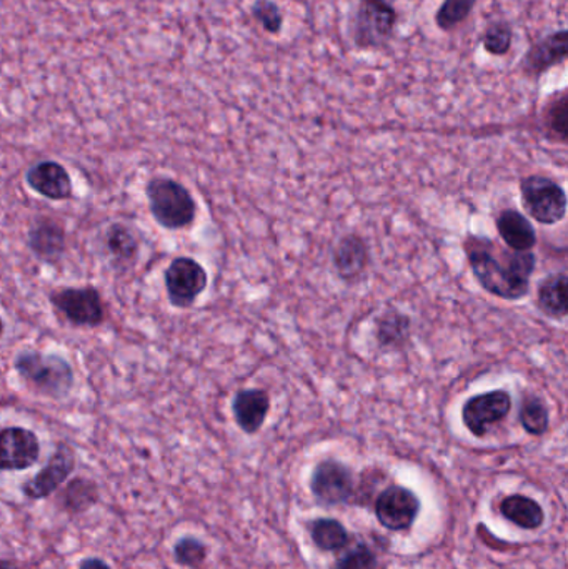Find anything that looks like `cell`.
<instances>
[{
  "label": "cell",
  "instance_id": "cell-1",
  "mask_svg": "<svg viewBox=\"0 0 568 569\" xmlns=\"http://www.w3.org/2000/svg\"><path fill=\"white\" fill-rule=\"evenodd\" d=\"M463 252L473 277L482 289L497 299L516 302L529 295L530 280L536 267L533 252L501 249L495 240L484 235H467Z\"/></svg>",
  "mask_w": 568,
  "mask_h": 569
},
{
  "label": "cell",
  "instance_id": "cell-2",
  "mask_svg": "<svg viewBox=\"0 0 568 569\" xmlns=\"http://www.w3.org/2000/svg\"><path fill=\"white\" fill-rule=\"evenodd\" d=\"M14 370L25 387L39 397L65 400L74 390V368L71 362L59 353L22 350L15 355Z\"/></svg>",
  "mask_w": 568,
  "mask_h": 569
},
{
  "label": "cell",
  "instance_id": "cell-3",
  "mask_svg": "<svg viewBox=\"0 0 568 569\" xmlns=\"http://www.w3.org/2000/svg\"><path fill=\"white\" fill-rule=\"evenodd\" d=\"M148 210L157 226L166 230H184L197 217V202L184 183L172 177L157 175L145 183Z\"/></svg>",
  "mask_w": 568,
  "mask_h": 569
},
{
  "label": "cell",
  "instance_id": "cell-4",
  "mask_svg": "<svg viewBox=\"0 0 568 569\" xmlns=\"http://www.w3.org/2000/svg\"><path fill=\"white\" fill-rule=\"evenodd\" d=\"M397 27L396 5L359 2L349 19V37L359 50H380L392 43Z\"/></svg>",
  "mask_w": 568,
  "mask_h": 569
},
{
  "label": "cell",
  "instance_id": "cell-5",
  "mask_svg": "<svg viewBox=\"0 0 568 569\" xmlns=\"http://www.w3.org/2000/svg\"><path fill=\"white\" fill-rule=\"evenodd\" d=\"M50 305L74 328H97L106 322V303L99 289L87 287H62L49 293Z\"/></svg>",
  "mask_w": 568,
  "mask_h": 569
},
{
  "label": "cell",
  "instance_id": "cell-6",
  "mask_svg": "<svg viewBox=\"0 0 568 569\" xmlns=\"http://www.w3.org/2000/svg\"><path fill=\"white\" fill-rule=\"evenodd\" d=\"M520 198L530 218L555 226L567 215V194L560 183L545 175H529L520 182Z\"/></svg>",
  "mask_w": 568,
  "mask_h": 569
},
{
  "label": "cell",
  "instance_id": "cell-7",
  "mask_svg": "<svg viewBox=\"0 0 568 569\" xmlns=\"http://www.w3.org/2000/svg\"><path fill=\"white\" fill-rule=\"evenodd\" d=\"M164 284L170 305L177 310H188L207 289V270L195 258L177 257L164 270Z\"/></svg>",
  "mask_w": 568,
  "mask_h": 569
},
{
  "label": "cell",
  "instance_id": "cell-8",
  "mask_svg": "<svg viewBox=\"0 0 568 569\" xmlns=\"http://www.w3.org/2000/svg\"><path fill=\"white\" fill-rule=\"evenodd\" d=\"M512 411V397L507 390L473 395L462 407V422L475 438H484L491 428L504 422Z\"/></svg>",
  "mask_w": 568,
  "mask_h": 569
},
{
  "label": "cell",
  "instance_id": "cell-9",
  "mask_svg": "<svg viewBox=\"0 0 568 569\" xmlns=\"http://www.w3.org/2000/svg\"><path fill=\"white\" fill-rule=\"evenodd\" d=\"M568 57L567 28H558L533 43L519 62L520 72L525 77L539 81L558 65H564Z\"/></svg>",
  "mask_w": 568,
  "mask_h": 569
},
{
  "label": "cell",
  "instance_id": "cell-10",
  "mask_svg": "<svg viewBox=\"0 0 568 569\" xmlns=\"http://www.w3.org/2000/svg\"><path fill=\"white\" fill-rule=\"evenodd\" d=\"M40 458L39 436L24 426L0 428V471H24Z\"/></svg>",
  "mask_w": 568,
  "mask_h": 569
},
{
  "label": "cell",
  "instance_id": "cell-11",
  "mask_svg": "<svg viewBox=\"0 0 568 569\" xmlns=\"http://www.w3.org/2000/svg\"><path fill=\"white\" fill-rule=\"evenodd\" d=\"M75 470V453L68 443H59L46 467L22 485V493L31 499L49 498L61 488Z\"/></svg>",
  "mask_w": 568,
  "mask_h": 569
},
{
  "label": "cell",
  "instance_id": "cell-12",
  "mask_svg": "<svg viewBox=\"0 0 568 569\" xmlns=\"http://www.w3.org/2000/svg\"><path fill=\"white\" fill-rule=\"evenodd\" d=\"M421 511V499L403 486H390L378 495L375 514L378 523L387 530H409Z\"/></svg>",
  "mask_w": 568,
  "mask_h": 569
},
{
  "label": "cell",
  "instance_id": "cell-13",
  "mask_svg": "<svg viewBox=\"0 0 568 569\" xmlns=\"http://www.w3.org/2000/svg\"><path fill=\"white\" fill-rule=\"evenodd\" d=\"M352 470L336 460H324L315 467L312 473L311 488L315 498L324 505H342L353 495Z\"/></svg>",
  "mask_w": 568,
  "mask_h": 569
},
{
  "label": "cell",
  "instance_id": "cell-14",
  "mask_svg": "<svg viewBox=\"0 0 568 569\" xmlns=\"http://www.w3.org/2000/svg\"><path fill=\"white\" fill-rule=\"evenodd\" d=\"M27 249L37 261L57 265L68 252V232L52 217H37L27 230Z\"/></svg>",
  "mask_w": 568,
  "mask_h": 569
},
{
  "label": "cell",
  "instance_id": "cell-15",
  "mask_svg": "<svg viewBox=\"0 0 568 569\" xmlns=\"http://www.w3.org/2000/svg\"><path fill=\"white\" fill-rule=\"evenodd\" d=\"M25 183L34 194L52 202H68L74 197L71 173L57 160H40L25 172Z\"/></svg>",
  "mask_w": 568,
  "mask_h": 569
},
{
  "label": "cell",
  "instance_id": "cell-16",
  "mask_svg": "<svg viewBox=\"0 0 568 569\" xmlns=\"http://www.w3.org/2000/svg\"><path fill=\"white\" fill-rule=\"evenodd\" d=\"M104 253L109 258L110 265L117 270H129L134 267L141 253V242L131 227L122 221H116L107 227L100 240Z\"/></svg>",
  "mask_w": 568,
  "mask_h": 569
},
{
  "label": "cell",
  "instance_id": "cell-17",
  "mask_svg": "<svg viewBox=\"0 0 568 569\" xmlns=\"http://www.w3.org/2000/svg\"><path fill=\"white\" fill-rule=\"evenodd\" d=\"M270 411V397L262 388H244L239 390L232 400V415L237 426L245 435L261 432Z\"/></svg>",
  "mask_w": 568,
  "mask_h": 569
},
{
  "label": "cell",
  "instance_id": "cell-18",
  "mask_svg": "<svg viewBox=\"0 0 568 569\" xmlns=\"http://www.w3.org/2000/svg\"><path fill=\"white\" fill-rule=\"evenodd\" d=\"M334 267L343 281H356L367 270L368 246L362 237L350 233L334 250Z\"/></svg>",
  "mask_w": 568,
  "mask_h": 569
},
{
  "label": "cell",
  "instance_id": "cell-19",
  "mask_svg": "<svg viewBox=\"0 0 568 569\" xmlns=\"http://www.w3.org/2000/svg\"><path fill=\"white\" fill-rule=\"evenodd\" d=\"M498 235L505 245L516 252H532L536 245V232L529 218L516 208H505L495 218Z\"/></svg>",
  "mask_w": 568,
  "mask_h": 569
},
{
  "label": "cell",
  "instance_id": "cell-20",
  "mask_svg": "<svg viewBox=\"0 0 568 569\" xmlns=\"http://www.w3.org/2000/svg\"><path fill=\"white\" fill-rule=\"evenodd\" d=\"M536 306L552 320H564L567 316V274L548 275L536 290Z\"/></svg>",
  "mask_w": 568,
  "mask_h": 569
},
{
  "label": "cell",
  "instance_id": "cell-21",
  "mask_svg": "<svg viewBox=\"0 0 568 569\" xmlns=\"http://www.w3.org/2000/svg\"><path fill=\"white\" fill-rule=\"evenodd\" d=\"M410 324L412 322H410L409 315L399 310H390L378 316L375 322V341L378 347L384 350L406 347L410 338V328H412Z\"/></svg>",
  "mask_w": 568,
  "mask_h": 569
},
{
  "label": "cell",
  "instance_id": "cell-22",
  "mask_svg": "<svg viewBox=\"0 0 568 569\" xmlns=\"http://www.w3.org/2000/svg\"><path fill=\"white\" fill-rule=\"evenodd\" d=\"M500 513L505 520L522 528V530H536L544 524V510L535 499L522 495L507 496L500 503Z\"/></svg>",
  "mask_w": 568,
  "mask_h": 569
},
{
  "label": "cell",
  "instance_id": "cell-23",
  "mask_svg": "<svg viewBox=\"0 0 568 569\" xmlns=\"http://www.w3.org/2000/svg\"><path fill=\"white\" fill-rule=\"evenodd\" d=\"M542 125L548 141L567 144L568 138V92L555 94L542 113Z\"/></svg>",
  "mask_w": 568,
  "mask_h": 569
},
{
  "label": "cell",
  "instance_id": "cell-24",
  "mask_svg": "<svg viewBox=\"0 0 568 569\" xmlns=\"http://www.w3.org/2000/svg\"><path fill=\"white\" fill-rule=\"evenodd\" d=\"M519 422L529 435L542 436L551 426V411L544 398L529 394L520 401Z\"/></svg>",
  "mask_w": 568,
  "mask_h": 569
},
{
  "label": "cell",
  "instance_id": "cell-25",
  "mask_svg": "<svg viewBox=\"0 0 568 569\" xmlns=\"http://www.w3.org/2000/svg\"><path fill=\"white\" fill-rule=\"evenodd\" d=\"M312 542L315 543L322 552H339L349 545V533L346 526L337 520L330 518H322L312 524L311 530Z\"/></svg>",
  "mask_w": 568,
  "mask_h": 569
},
{
  "label": "cell",
  "instance_id": "cell-26",
  "mask_svg": "<svg viewBox=\"0 0 568 569\" xmlns=\"http://www.w3.org/2000/svg\"><path fill=\"white\" fill-rule=\"evenodd\" d=\"M479 0H444L435 12L434 21L438 31L454 32L469 21Z\"/></svg>",
  "mask_w": 568,
  "mask_h": 569
},
{
  "label": "cell",
  "instance_id": "cell-27",
  "mask_svg": "<svg viewBox=\"0 0 568 569\" xmlns=\"http://www.w3.org/2000/svg\"><path fill=\"white\" fill-rule=\"evenodd\" d=\"M513 37H516V31L510 22H491L482 34V47L488 56L504 57L512 50Z\"/></svg>",
  "mask_w": 568,
  "mask_h": 569
},
{
  "label": "cell",
  "instance_id": "cell-28",
  "mask_svg": "<svg viewBox=\"0 0 568 569\" xmlns=\"http://www.w3.org/2000/svg\"><path fill=\"white\" fill-rule=\"evenodd\" d=\"M62 498H64L65 510L71 513H81L97 501V485L90 480H72L65 492L62 493Z\"/></svg>",
  "mask_w": 568,
  "mask_h": 569
},
{
  "label": "cell",
  "instance_id": "cell-29",
  "mask_svg": "<svg viewBox=\"0 0 568 569\" xmlns=\"http://www.w3.org/2000/svg\"><path fill=\"white\" fill-rule=\"evenodd\" d=\"M251 15L262 31L270 36H279L283 28V14L276 0H254L251 5Z\"/></svg>",
  "mask_w": 568,
  "mask_h": 569
},
{
  "label": "cell",
  "instance_id": "cell-30",
  "mask_svg": "<svg viewBox=\"0 0 568 569\" xmlns=\"http://www.w3.org/2000/svg\"><path fill=\"white\" fill-rule=\"evenodd\" d=\"M173 556H176V561L179 565L188 566V568H197L207 558V548L197 537L185 536L176 543Z\"/></svg>",
  "mask_w": 568,
  "mask_h": 569
},
{
  "label": "cell",
  "instance_id": "cell-31",
  "mask_svg": "<svg viewBox=\"0 0 568 569\" xmlns=\"http://www.w3.org/2000/svg\"><path fill=\"white\" fill-rule=\"evenodd\" d=\"M336 569H378V561L368 546L356 545L337 559Z\"/></svg>",
  "mask_w": 568,
  "mask_h": 569
},
{
  "label": "cell",
  "instance_id": "cell-32",
  "mask_svg": "<svg viewBox=\"0 0 568 569\" xmlns=\"http://www.w3.org/2000/svg\"><path fill=\"white\" fill-rule=\"evenodd\" d=\"M78 569H110V566L104 559L87 558L81 562V568Z\"/></svg>",
  "mask_w": 568,
  "mask_h": 569
},
{
  "label": "cell",
  "instance_id": "cell-33",
  "mask_svg": "<svg viewBox=\"0 0 568 569\" xmlns=\"http://www.w3.org/2000/svg\"><path fill=\"white\" fill-rule=\"evenodd\" d=\"M359 2H371V4L396 5L397 0H359Z\"/></svg>",
  "mask_w": 568,
  "mask_h": 569
},
{
  "label": "cell",
  "instance_id": "cell-34",
  "mask_svg": "<svg viewBox=\"0 0 568 569\" xmlns=\"http://www.w3.org/2000/svg\"><path fill=\"white\" fill-rule=\"evenodd\" d=\"M0 569H19L14 561L0 558Z\"/></svg>",
  "mask_w": 568,
  "mask_h": 569
},
{
  "label": "cell",
  "instance_id": "cell-35",
  "mask_svg": "<svg viewBox=\"0 0 568 569\" xmlns=\"http://www.w3.org/2000/svg\"><path fill=\"white\" fill-rule=\"evenodd\" d=\"M5 334V322L4 318H2V315H0V338L4 337Z\"/></svg>",
  "mask_w": 568,
  "mask_h": 569
}]
</instances>
